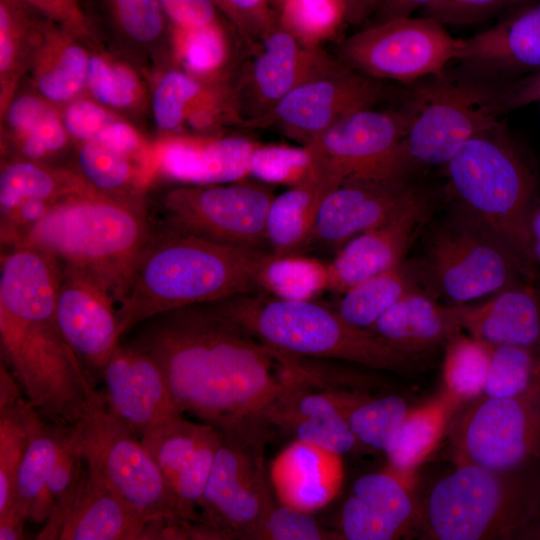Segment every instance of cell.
<instances>
[{"mask_svg":"<svg viewBox=\"0 0 540 540\" xmlns=\"http://www.w3.org/2000/svg\"><path fill=\"white\" fill-rule=\"evenodd\" d=\"M413 268L425 291L448 305L468 304L534 281L498 238L455 206L432 231L422 261Z\"/></svg>","mask_w":540,"mask_h":540,"instance_id":"9c48e42d","label":"cell"},{"mask_svg":"<svg viewBox=\"0 0 540 540\" xmlns=\"http://www.w3.org/2000/svg\"><path fill=\"white\" fill-rule=\"evenodd\" d=\"M45 19L22 0H0V115L29 74Z\"/></svg>","mask_w":540,"mask_h":540,"instance_id":"d590c367","label":"cell"},{"mask_svg":"<svg viewBox=\"0 0 540 540\" xmlns=\"http://www.w3.org/2000/svg\"><path fill=\"white\" fill-rule=\"evenodd\" d=\"M343 10L345 21L361 23L371 14L376 13L379 0H339Z\"/></svg>","mask_w":540,"mask_h":540,"instance_id":"94428289","label":"cell"},{"mask_svg":"<svg viewBox=\"0 0 540 540\" xmlns=\"http://www.w3.org/2000/svg\"><path fill=\"white\" fill-rule=\"evenodd\" d=\"M256 145L240 136L159 137L155 143L157 174L197 186L242 181L250 174V160Z\"/></svg>","mask_w":540,"mask_h":540,"instance_id":"d4e9b609","label":"cell"},{"mask_svg":"<svg viewBox=\"0 0 540 540\" xmlns=\"http://www.w3.org/2000/svg\"><path fill=\"white\" fill-rule=\"evenodd\" d=\"M273 198V192L263 184L238 181L180 186L168 191L162 203L173 228L264 252Z\"/></svg>","mask_w":540,"mask_h":540,"instance_id":"2e32d148","label":"cell"},{"mask_svg":"<svg viewBox=\"0 0 540 540\" xmlns=\"http://www.w3.org/2000/svg\"><path fill=\"white\" fill-rule=\"evenodd\" d=\"M518 539H536L540 540V513L539 515L524 529Z\"/></svg>","mask_w":540,"mask_h":540,"instance_id":"be15d7a7","label":"cell"},{"mask_svg":"<svg viewBox=\"0 0 540 540\" xmlns=\"http://www.w3.org/2000/svg\"><path fill=\"white\" fill-rule=\"evenodd\" d=\"M530 87L531 92L535 101L540 100V73L533 74L530 76Z\"/></svg>","mask_w":540,"mask_h":540,"instance_id":"e7e4bbea","label":"cell"},{"mask_svg":"<svg viewBox=\"0 0 540 540\" xmlns=\"http://www.w3.org/2000/svg\"><path fill=\"white\" fill-rule=\"evenodd\" d=\"M1 118V145L9 158L48 163L73 143L58 107L35 90L18 92Z\"/></svg>","mask_w":540,"mask_h":540,"instance_id":"f546056e","label":"cell"},{"mask_svg":"<svg viewBox=\"0 0 540 540\" xmlns=\"http://www.w3.org/2000/svg\"><path fill=\"white\" fill-rule=\"evenodd\" d=\"M341 412L361 448L385 449L412 408L396 395L363 397L335 392Z\"/></svg>","mask_w":540,"mask_h":540,"instance_id":"ab89813d","label":"cell"},{"mask_svg":"<svg viewBox=\"0 0 540 540\" xmlns=\"http://www.w3.org/2000/svg\"><path fill=\"white\" fill-rule=\"evenodd\" d=\"M45 18L65 27L89 45L97 38L79 0H22Z\"/></svg>","mask_w":540,"mask_h":540,"instance_id":"9f6ffc18","label":"cell"},{"mask_svg":"<svg viewBox=\"0 0 540 540\" xmlns=\"http://www.w3.org/2000/svg\"><path fill=\"white\" fill-rule=\"evenodd\" d=\"M253 294L213 304L252 336L279 351L390 371L406 367L412 359L370 331L347 323L335 309L314 299L287 300Z\"/></svg>","mask_w":540,"mask_h":540,"instance_id":"ba28073f","label":"cell"},{"mask_svg":"<svg viewBox=\"0 0 540 540\" xmlns=\"http://www.w3.org/2000/svg\"><path fill=\"white\" fill-rule=\"evenodd\" d=\"M395 350L414 358L444 346L462 329L451 305L420 288L401 297L369 329Z\"/></svg>","mask_w":540,"mask_h":540,"instance_id":"f1b7e54d","label":"cell"},{"mask_svg":"<svg viewBox=\"0 0 540 540\" xmlns=\"http://www.w3.org/2000/svg\"><path fill=\"white\" fill-rule=\"evenodd\" d=\"M77 425L87 465L120 497L176 534L192 524L180 519L164 475L140 438L110 413L101 391Z\"/></svg>","mask_w":540,"mask_h":540,"instance_id":"8fae6325","label":"cell"},{"mask_svg":"<svg viewBox=\"0 0 540 540\" xmlns=\"http://www.w3.org/2000/svg\"><path fill=\"white\" fill-rule=\"evenodd\" d=\"M61 278L57 259L38 247L21 244L2 256L0 349L29 405L49 422L72 426L99 391L59 326Z\"/></svg>","mask_w":540,"mask_h":540,"instance_id":"7a4b0ae2","label":"cell"},{"mask_svg":"<svg viewBox=\"0 0 540 540\" xmlns=\"http://www.w3.org/2000/svg\"><path fill=\"white\" fill-rule=\"evenodd\" d=\"M456 464L510 470L540 460V387L510 398L481 395L450 424Z\"/></svg>","mask_w":540,"mask_h":540,"instance_id":"4fadbf2b","label":"cell"},{"mask_svg":"<svg viewBox=\"0 0 540 540\" xmlns=\"http://www.w3.org/2000/svg\"><path fill=\"white\" fill-rule=\"evenodd\" d=\"M117 36L136 52L161 57L171 45V28L158 0H100ZM157 65L159 62L157 61Z\"/></svg>","mask_w":540,"mask_h":540,"instance_id":"60d3db41","label":"cell"},{"mask_svg":"<svg viewBox=\"0 0 540 540\" xmlns=\"http://www.w3.org/2000/svg\"><path fill=\"white\" fill-rule=\"evenodd\" d=\"M451 307L470 336L493 347L518 346L540 354V290L535 281L511 285L484 303Z\"/></svg>","mask_w":540,"mask_h":540,"instance_id":"4316f807","label":"cell"},{"mask_svg":"<svg viewBox=\"0 0 540 540\" xmlns=\"http://www.w3.org/2000/svg\"><path fill=\"white\" fill-rule=\"evenodd\" d=\"M282 26L308 47L329 37L345 21L339 0H284Z\"/></svg>","mask_w":540,"mask_h":540,"instance_id":"c3c4849f","label":"cell"},{"mask_svg":"<svg viewBox=\"0 0 540 540\" xmlns=\"http://www.w3.org/2000/svg\"><path fill=\"white\" fill-rule=\"evenodd\" d=\"M407 123L406 110L399 102L354 111L304 146L310 168L338 183L409 178L402 158Z\"/></svg>","mask_w":540,"mask_h":540,"instance_id":"5bb4252c","label":"cell"},{"mask_svg":"<svg viewBox=\"0 0 540 540\" xmlns=\"http://www.w3.org/2000/svg\"><path fill=\"white\" fill-rule=\"evenodd\" d=\"M27 401L13 376L0 367V515L14 506L18 470L28 444Z\"/></svg>","mask_w":540,"mask_h":540,"instance_id":"74e56055","label":"cell"},{"mask_svg":"<svg viewBox=\"0 0 540 540\" xmlns=\"http://www.w3.org/2000/svg\"><path fill=\"white\" fill-rule=\"evenodd\" d=\"M540 387V354L523 347L501 345L492 349L482 395L510 398Z\"/></svg>","mask_w":540,"mask_h":540,"instance_id":"7dc6e473","label":"cell"},{"mask_svg":"<svg viewBox=\"0 0 540 540\" xmlns=\"http://www.w3.org/2000/svg\"><path fill=\"white\" fill-rule=\"evenodd\" d=\"M398 102L408 116L402 143L408 176L442 168L467 140L527 105L522 77L501 78L456 62L402 86Z\"/></svg>","mask_w":540,"mask_h":540,"instance_id":"277c9868","label":"cell"},{"mask_svg":"<svg viewBox=\"0 0 540 540\" xmlns=\"http://www.w3.org/2000/svg\"><path fill=\"white\" fill-rule=\"evenodd\" d=\"M110 413L140 436L153 426L183 414L155 360L130 340H122L100 377Z\"/></svg>","mask_w":540,"mask_h":540,"instance_id":"d6986e66","label":"cell"},{"mask_svg":"<svg viewBox=\"0 0 540 540\" xmlns=\"http://www.w3.org/2000/svg\"><path fill=\"white\" fill-rule=\"evenodd\" d=\"M416 480V473L389 466L356 479L341 509V537L392 540L419 527L421 506L414 496Z\"/></svg>","mask_w":540,"mask_h":540,"instance_id":"ffe728a7","label":"cell"},{"mask_svg":"<svg viewBox=\"0 0 540 540\" xmlns=\"http://www.w3.org/2000/svg\"><path fill=\"white\" fill-rule=\"evenodd\" d=\"M90 192L95 190L75 168L56 167L19 158H8L1 164V216L27 201L56 204L69 196Z\"/></svg>","mask_w":540,"mask_h":540,"instance_id":"e575fe53","label":"cell"},{"mask_svg":"<svg viewBox=\"0 0 540 540\" xmlns=\"http://www.w3.org/2000/svg\"><path fill=\"white\" fill-rule=\"evenodd\" d=\"M250 43L274 27L267 0H213Z\"/></svg>","mask_w":540,"mask_h":540,"instance_id":"11a10c76","label":"cell"},{"mask_svg":"<svg viewBox=\"0 0 540 540\" xmlns=\"http://www.w3.org/2000/svg\"><path fill=\"white\" fill-rule=\"evenodd\" d=\"M540 513V460L510 470L456 466L421 507L419 527L436 540L518 539Z\"/></svg>","mask_w":540,"mask_h":540,"instance_id":"52a82bcc","label":"cell"},{"mask_svg":"<svg viewBox=\"0 0 540 540\" xmlns=\"http://www.w3.org/2000/svg\"><path fill=\"white\" fill-rule=\"evenodd\" d=\"M170 28L172 59L202 82L213 80L228 57L226 38L219 23L195 28L170 25Z\"/></svg>","mask_w":540,"mask_h":540,"instance_id":"bcb514c9","label":"cell"},{"mask_svg":"<svg viewBox=\"0 0 540 540\" xmlns=\"http://www.w3.org/2000/svg\"><path fill=\"white\" fill-rule=\"evenodd\" d=\"M442 169L453 206L498 238L536 281L528 216L537 180L505 121L463 143Z\"/></svg>","mask_w":540,"mask_h":540,"instance_id":"8992f818","label":"cell"},{"mask_svg":"<svg viewBox=\"0 0 540 540\" xmlns=\"http://www.w3.org/2000/svg\"><path fill=\"white\" fill-rule=\"evenodd\" d=\"M511 11L490 28L459 38L453 62L506 79L540 73V2Z\"/></svg>","mask_w":540,"mask_h":540,"instance_id":"cb8c5ba5","label":"cell"},{"mask_svg":"<svg viewBox=\"0 0 540 540\" xmlns=\"http://www.w3.org/2000/svg\"><path fill=\"white\" fill-rule=\"evenodd\" d=\"M26 420L28 444L18 470L13 507L30 521L48 479L75 434L76 425L49 422L28 402Z\"/></svg>","mask_w":540,"mask_h":540,"instance_id":"836d02e7","label":"cell"},{"mask_svg":"<svg viewBox=\"0 0 540 540\" xmlns=\"http://www.w3.org/2000/svg\"><path fill=\"white\" fill-rule=\"evenodd\" d=\"M443 389L463 404L484 391L493 346L462 331L444 345Z\"/></svg>","mask_w":540,"mask_h":540,"instance_id":"7bdbcfd3","label":"cell"},{"mask_svg":"<svg viewBox=\"0 0 540 540\" xmlns=\"http://www.w3.org/2000/svg\"><path fill=\"white\" fill-rule=\"evenodd\" d=\"M280 427L295 441L340 456L361 448L341 411L296 419Z\"/></svg>","mask_w":540,"mask_h":540,"instance_id":"681fc988","label":"cell"},{"mask_svg":"<svg viewBox=\"0 0 540 540\" xmlns=\"http://www.w3.org/2000/svg\"><path fill=\"white\" fill-rule=\"evenodd\" d=\"M27 519L15 508L0 515V540L24 539Z\"/></svg>","mask_w":540,"mask_h":540,"instance_id":"91938a15","label":"cell"},{"mask_svg":"<svg viewBox=\"0 0 540 540\" xmlns=\"http://www.w3.org/2000/svg\"><path fill=\"white\" fill-rule=\"evenodd\" d=\"M338 184L310 168L300 182L274 196L266 221L270 254H295L307 247L321 202Z\"/></svg>","mask_w":540,"mask_h":540,"instance_id":"1f68e13d","label":"cell"},{"mask_svg":"<svg viewBox=\"0 0 540 540\" xmlns=\"http://www.w3.org/2000/svg\"><path fill=\"white\" fill-rule=\"evenodd\" d=\"M166 524L148 519L86 463L72 491L54 508L38 540H158Z\"/></svg>","mask_w":540,"mask_h":540,"instance_id":"ac0fdd59","label":"cell"},{"mask_svg":"<svg viewBox=\"0 0 540 540\" xmlns=\"http://www.w3.org/2000/svg\"><path fill=\"white\" fill-rule=\"evenodd\" d=\"M459 38L430 17L376 22L344 39L337 59L375 80L405 86L441 72L457 54Z\"/></svg>","mask_w":540,"mask_h":540,"instance_id":"7c38bea8","label":"cell"},{"mask_svg":"<svg viewBox=\"0 0 540 540\" xmlns=\"http://www.w3.org/2000/svg\"><path fill=\"white\" fill-rule=\"evenodd\" d=\"M151 233L140 198L95 191L56 203L22 244L51 254L63 270L97 284L118 305Z\"/></svg>","mask_w":540,"mask_h":540,"instance_id":"5b68a950","label":"cell"},{"mask_svg":"<svg viewBox=\"0 0 540 540\" xmlns=\"http://www.w3.org/2000/svg\"><path fill=\"white\" fill-rule=\"evenodd\" d=\"M206 89L204 82L179 66L156 72L150 109L160 137L181 135L191 108Z\"/></svg>","mask_w":540,"mask_h":540,"instance_id":"ee69618b","label":"cell"},{"mask_svg":"<svg viewBox=\"0 0 540 540\" xmlns=\"http://www.w3.org/2000/svg\"><path fill=\"white\" fill-rule=\"evenodd\" d=\"M118 305L103 288L87 278L62 269L56 315L66 340L93 380L101 373L122 340Z\"/></svg>","mask_w":540,"mask_h":540,"instance_id":"44dd1931","label":"cell"},{"mask_svg":"<svg viewBox=\"0 0 540 540\" xmlns=\"http://www.w3.org/2000/svg\"><path fill=\"white\" fill-rule=\"evenodd\" d=\"M268 254L171 226L151 233L118 303L121 338L160 313L255 293Z\"/></svg>","mask_w":540,"mask_h":540,"instance_id":"3957f363","label":"cell"},{"mask_svg":"<svg viewBox=\"0 0 540 540\" xmlns=\"http://www.w3.org/2000/svg\"><path fill=\"white\" fill-rule=\"evenodd\" d=\"M335 539L311 513L280 503L270 511L259 539L322 540Z\"/></svg>","mask_w":540,"mask_h":540,"instance_id":"db71d44e","label":"cell"},{"mask_svg":"<svg viewBox=\"0 0 540 540\" xmlns=\"http://www.w3.org/2000/svg\"><path fill=\"white\" fill-rule=\"evenodd\" d=\"M419 288L413 265L402 261L342 293L335 310L349 324L368 330L409 291Z\"/></svg>","mask_w":540,"mask_h":540,"instance_id":"f35d334b","label":"cell"},{"mask_svg":"<svg viewBox=\"0 0 540 540\" xmlns=\"http://www.w3.org/2000/svg\"><path fill=\"white\" fill-rule=\"evenodd\" d=\"M463 405L442 390L423 405L411 408L385 449L388 466L404 473H416L438 447Z\"/></svg>","mask_w":540,"mask_h":540,"instance_id":"d6a6232c","label":"cell"},{"mask_svg":"<svg viewBox=\"0 0 540 540\" xmlns=\"http://www.w3.org/2000/svg\"><path fill=\"white\" fill-rule=\"evenodd\" d=\"M170 25L195 28L217 23L213 0H158Z\"/></svg>","mask_w":540,"mask_h":540,"instance_id":"6f0895ef","label":"cell"},{"mask_svg":"<svg viewBox=\"0 0 540 540\" xmlns=\"http://www.w3.org/2000/svg\"><path fill=\"white\" fill-rule=\"evenodd\" d=\"M528 231L535 268L540 277V197L533 202L528 216Z\"/></svg>","mask_w":540,"mask_h":540,"instance_id":"6125c7cd","label":"cell"},{"mask_svg":"<svg viewBox=\"0 0 540 540\" xmlns=\"http://www.w3.org/2000/svg\"><path fill=\"white\" fill-rule=\"evenodd\" d=\"M437 0H379L376 10L379 20L377 22L397 18L410 17L419 10L430 8Z\"/></svg>","mask_w":540,"mask_h":540,"instance_id":"680465c9","label":"cell"},{"mask_svg":"<svg viewBox=\"0 0 540 540\" xmlns=\"http://www.w3.org/2000/svg\"><path fill=\"white\" fill-rule=\"evenodd\" d=\"M240 93L230 98L231 110L244 106L247 123L260 125L273 107L304 79L326 55L300 42L285 27L271 28L261 39Z\"/></svg>","mask_w":540,"mask_h":540,"instance_id":"603a6c76","label":"cell"},{"mask_svg":"<svg viewBox=\"0 0 540 540\" xmlns=\"http://www.w3.org/2000/svg\"><path fill=\"white\" fill-rule=\"evenodd\" d=\"M75 169L97 192L140 198L157 174L155 145L151 146L134 125L116 121L77 145Z\"/></svg>","mask_w":540,"mask_h":540,"instance_id":"7402d4cb","label":"cell"},{"mask_svg":"<svg viewBox=\"0 0 540 540\" xmlns=\"http://www.w3.org/2000/svg\"><path fill=\"white\" fill-rule=\"evenodd\" d=\"M270 479L280 503L312 513L338 494L341 456L294 440L272 462Z\"/></svg>","mask_w":540,"mask_h":540,"instance_id":"83f0119b","label":"cell"},{"mask_svg":"<svg viewBox=\"0 0 540 540\" xmlns=\"http://www.w3.org/2000/svg\"><path fill=\"white\" fill-rule=\"evenodd\" d=\"M90 45L45 19L29 71L31 86L59 109L86 93Z\"/></svg>","mask_w":540,"mask_h":540,"instance_id":"4dcf8cb0","label":"cell"},{"mask_svg":"<svg viewBox=\"0 0 540 540\" xmlns=\"http://www.w3.org/2000/svg\"><path fill=\"white\" fill-rule=\"evenodd\" d=\"M59 110L65 129L76 145L93 139L109 124L123 118L94 100L87 93L67 103Z\"/></svg>","mask_w":540,"mask_h":540,"instance_id":"f5cc1de1","label":"cell"},{"mask_svg":"<svg viewBox=\"0 0 540 540\" xmlns=\"http://www.w3.org/2000/svg\"><path fill=\"white\" fill-rule=\"evenodd\" d=\"M328 284V264L299 253L268 254L259 273L260 290L287 300L314 299Z\"/></svg>","mask_w":540,"mask_h":540,"instance_id":"f6af8a7d","label":"cell"},{"mask_svg":"<svg viewBox=\"0 0 540 540\" xmlns=\"http://www.w3.org/2000/svg\"><path fill=\"white\" fill-rule=\"evenodd\" d=\"M530 0H437L424 16L444 25H470L484 22Z\"/></svg>","mask_w":540,"mask_h":540,"instance_id":"816d5d0a","label":"cell"},{"mask_svg":"<svg viewBox=\"0 0 540 540\" xmlns=\"http://www.w3.org/2000/svg\"><path fill=\"white\" fill-rule=\"evenodd\" d=\"M428 198V192L409 178L345 180L322 200L307 247L338 251L355 236L392 221Z\"/></svg>","mask_w":540,"mask_h":540,"instance_id":"e0dca14e","label":"cell"},{"mask_svg":"<svg viewBox=\"0 0 540 540\" xmlns=\"http://www.w3.org/2000/svg\"><path fill=\"white\" fill-rule=\"evenodd\" d=\"M310 166V155L305 147L256 145L250 160V174L263 182L294 185L308 174Z\"/></svg>","mask_w":540,"mask_h":540,"instance_id":"f907efd6","label":"cell"},{"mask_svg":"<svg viewBox=\"0 0 540 540\" xmlns=\"http://www.w3.org/2000/svg\"><path fill=\"white\" fill-rule=\"evenodd\" d=\"M402 86L367 77L339 59H324L260 123L307 145L350 113L399 98Z\"/></svg>","mask_w":540,"mask_h":540,"instance_id":"9a60e30c","label":"cell"},{"mask_svg":"<svg viewBox=\"0 0 540 540\" xmlns=\"http://www.w3.org/2000/svg\"><path fill=\"white\" fill-rule=\"evenodd\" d=\"M86 93L123 118L150 108L151 88L140 68L96 45H90Z\"/></svg>","mask_w":540,"mask_h":540,"instance_id":"8d00e7d4","label":"cell"},{"mask_svg":"<svg viewBox=\"0 0 540 540\" xmlns=\"http://www.w3.org/2000/svg\"><path fill=\"white\" fill-rule=\"evenodd\" d=\"M213 427L191 421L185 414H179L153 426L140 436L141 443L159 467L171 491L179 474L192 461Z\"/></svg>","mask_w":540,"mask_h":540,"instance_id":"b9f144b4","label":"cell"},{"mask_svg":"<svg viewBox=\"0 0 540 540\" xmlns=\"http://www.w3.org/2000/svg\"><path fill=\"white\" fill-rule=\"evenodd\" d=\"M129 333L159 365L179 410L219 429L263 417L310 372L303 357L263 343L213 303L160 313Z\"/></svg>","mask_w":540,"mask_h":540,"instance_id":"6da1fadb","label":"cell"},{"mask_svg":"<svg viewBox=\"0 0 540 540\" xmlns=\"http://www.w3.org/2000/svg\"><path fill=\"white\" fill-rule=\"evenodd\" d=\"M431 209V197L392 221L346 242L328 264V289L344 293L360 282L404 261L416 230Z\"/></svg>","mask_w":540,"mask_h":540,"instance_id":"484cf974","label":"cell"},{"mask_svg":"<svg viewBox=\"0 0 540 540\" xmlns=\"http://www.w3.org/2000/svg\"><path fill=\"white\" fill-rule=\"evenodd\" d=\"M269 423L253 417L220 429L199 508L213 539H259L275 506L264 467Z\"/></svg>","mask_w":540,"mask_h":540,"instance_id":"30bf717a","label":"cell"}]
</instances>
